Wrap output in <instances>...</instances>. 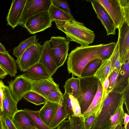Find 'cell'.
Listing matches in <instances>:
<instances>
[{"label": "cell", "instance_id": "1", "mask_svg": "<svg viewBox=\"0 0 129 129\" xmlns=\"http://www.w3.org/2000/svg\"><path fill=\"white\" fill-rule=\"evenodd\" d=\"M103 44L78 47L69 54L67 62L69 73L80 77L84 69L91 61L100 59L98 55Z\"/></svg>", "mask_w": 129, "mask_h": 129}, {"label": "cell", "instance_id": "2", "mask_svg": "<svg viewBox=\"0 0 129 129\" xmlns=\"http://www.w3.org/2000/svg\"><path fill=\"white\" fill-rule=\"evenodd\" d=\"M55 22L57 28L65 33L69 41L76 42L80 46L89 45L93 42L95 38L94 32L74 18L67 21Z\"/></svg>", "mask_w": 129, "mask_h": 129}, {"label": "cell", "instance_id": "3", "mask_svg": "<svg viewBox=\"0 0 129 129\" xmlns=\"http://www.w3.org/2000/svg\"><path fill=\"white\" fill-rule=\"evenodd\" d=\"M124 93L112 91L108 93L101 111L94 119L90 129H109L111 117L124 102Z\"/></svg>", "mask_w": 129, "mask_h": 129}, {"label": "cell", "instance_id": "4", "mask_svg": "<svg viewBox=\"0 0 129 129\" xmlns=\"http://www.w3.org/2000/svg\"><path fill=\"white\" fill-rule=\"evenodd\" d=\"M78 78L81 92L77 99L83 114L90 105L97 93L99 80L93 76Z\"/></svg>", "mask_w": 129, "mask_h": 129}, {"label": "cell", "instance_id": "5", "mask_svg": "<svg viewBox=\"0 0 129 129\" xmlns=\"http://www.w3.org/2000/svg\"><path fill=\"white\" fill-rule=\"evenodd\" d=\"M49 41L52 55L58 68L67 58L70 41L64 37L52 36Z\"/></svg>", "mask_w": 129, "mask_h": 129}, {"label": "cell", "instance_id": "6", "mask_svg": "<svg viewBox=\"0 0 129 129\" xmlns=\"http://www.w3.org/2000/svg\"><path fill=\"white\" fill-rule=\"evenodd\" d=\"M43 49V45L37 41L28 48L16 61L20 71L25 72L30 67L39 62Z\"/></svg>", "mask_w": 129, "mask_h": 129}, {"label": "cell", "instance_id": "7", "mask_svg": "<svg viewBox=\"0 0 129 129\" xmlns=\"http://www.w3.org/2000/svg\"><path fill=\"white\" fill-rule=\"evenodd\" d=\"M52 22L48 11H44L31 16L22 26L30 34H34L51 27Z\"/></svg>", "mask_w": 129, "mask_h": 129}, {"label": "cell", "instance_id": "8", "mask_svg": "<svg viewBox=\"0 0 129 129\" xmlns=\"http://www.w3.org/2000/svg\"><path fill=\"white\" fill-rule=\"evenodd\" d=\"M51 3V0H27L19 25H23L30 17L37 13L48 11Z\"/></svg>", "mask_w": 129, "mask_h": 129}, {"label": "cell", "instance_id": "9", "mask_svg": "<svg viewBox=\"0 0 129 129\" xmlns=\"http://www.w3.org/2000/svg\"><path fill=\"white\" fill-rule=\"evenodd\" d=\"M104 8L114 22L116 29H119L125 22L119 0H96Z\"/></svg>", "mask_w": 129, "mask_h": 129}, {"label": "cell", "instance_id": "10", "mask_svg": "<svg viewBox=\"0 0 129 129\" xmlns=\"http://www.w3.org/2000/svg\"><path fill=\"white\" fill-rule=\"evenodd\" d=\"M8 83L11 94L18 103L32 89L31 82L22 74L17 76L13 80L8 81Z\"/></svg>", "mask_w": 129, "mask_h": 129}, {"label": "cell", "instance_id": "11", "mask_svg": "<svg viewBox=\"0 0 129 129\" xmlns=\"http://www.w3.org/2000/svg\"><path fill=\"white\" fill-rule=\"evenodd\" d=\"M118 30L119 56L123 65L129 59V25L124 22Z\"/></svg>", "mask_w": 129, "mask_h": 129}, {"label": "cell", "instance_id": "12", "mask_svg": "<svg viewBox=\"0 0 129 129\" xmlns=\"http://www.w3.org/2000/svg\"><path fill=\"white\" fill-rule=\"evenodd\" d=\"M92 8L105 28L107 36L115 35L116 28L113 21L103 6L96 0L90 1Z\"/></svg>", "mask_w": 129, "mask_h": 129}, {"label": "cell", "instance_id": "13", "mask_svg": "<svg viewBox=\"0 0 129 129\" xmlns=\"http://www.w3.org/2000/svg\"><path fill=\"white\" fill-rule=\"evenodd\" d=\"M30 81L32 84L31 91L46 99L50 94L60 89L59 85L55 82L52 77L37 81Z\"/></svg>", "mask_w": 129, "mask_h": 129}, {"label": "cell", "instance_id": "14", "mask_svg": "<svg viewBox=\"0 0 129 129\" xmlns=\"http://www.w3.org/2000/svg\"><path fill=\"white\" fill-rule=\"evenodd\" d=\"M27 0L12 1L6 18L7 25L13 29L19 25L24 6Z\"/></svg>", "mask_w": 129, "mask_h": 129}, {"label": "cell", "instance_id": "15", "mask_svg": "<svg viewBox=\"0 0 129 129\" xmlns=\"http://www.w3.org/2000/svg\"><path fill=\"white\" fill-rule=\"evenodd\" d=\"M106 98L102 95V85L99 80L97 93L90 105L82 114L85 121L91 116L95 115V118L98 116L102 109Z\"/></svg>", "mask_w": 129, "mask_h": 129}, {"label": "cell", "instance_id": "16", "mask_svg": "<svg viewBox=\"0 0 129 129\" xmlns=\"http://www.w3.org/2000/svg\"><path fill=\"white\" fill-rule=\"evenodd\" d=\"M3 110L1 114L6 115L11 120L18 110V103L12 95L9 88L6 85L3 88Z\"/></svg>", "mask_w": 129, "mask_h": 129}, {"label": "cell", "instance_id": "17", "mask_svg": "<svg viewBox=\"0 0 129 129\" xmlns=\"http://www.w3.org/2000/svg\"><path fill=\"white\" fill-rule=\"evenodd\" d=\"M22 75L31 81H37L52 77L49 71L39 62L27 69Z\"/></svg>", "mask_w": 129, "mask_h": 129}, {"label": "cell", "instance_id": "18", "mask_svg": "<svg viewBox=\"0 0 129 129\" xmlns=\"http://www.w3.org/2000/svg\"><path fill=\"white\" fill-rule=\"evenodd\" d=\"M39 62L49 71L52 76L58 69L52 55L49 40L44 42Z\"/></svg>", "mask_w": 129, "mask_h": 129}, {"label": "cell", "instance_id": "19", "mask_svg": "<svg viewBox=\"0 0 129 129\" xmlns=\"http://www.w3.org/2000/svg\"><path fill=\"white\" fill-rule=\"evenodd\" d=\"M59 104L47 101L39 111V116L44 123L49 127L58 109Z\"/></svg>", "mask_w": 129, "mask_h": 129}, {"label": "cell", "instance_id": "20", "mask_svg": "<svg viewBox=\"0 0 129 129\" xmlns=\"http://www.w3.org/2000/svg\"><path fill=\"white\" fill-rule=\"evenodd\" d=\"M11 120L17 129H37L24 109L18 110L14 115Z\"/></svg>", "mask_w": 129, "mask_h": 129}, {"label": "cell", "instance_id": "21", "mask_svg": "<svg viewBox=\"0 0 129 129\" xmlns=\"http://www.w3.org/2000/svg\"><path fill=\"white\" fill-rule=\"evenodd\" d=\"M0 67L11 77H15L17 73L16 61L8 51L0 52Z\"/></svg>", "mask_w": 129, "mask_h": 129}, {"label": "cell", "instance_id": "22", "mask_svg": "<svg viewBox=\"0 0 129 129\" xmlns=\"http://www.w3.org/2000/svg\"><path fill=\"white\" fill-rule=\"evenodd\" d=\"M127 61L120 71L115 87L112 91L123 94L129 86V63Z\"/></svg>", "mask_w": 129, "mask_h": 129}, {"label": "cell", "instance_id": "23", "mask_svg": "<svg viewBox=\"0 0 129 129\" xmlns=\"http://www.w3.org/2000/svg\"><path fill=\"white\" fill-rule=\"evenodd\" d=\"M52 21H67L74 18L72 14L67 10L51 4L48 11Z\"/></svg>", "mask_w": 129, "mask_h": 129}, {"label": "cell", "instance_id": "24", "mask_svg": "<svg viewBox=\"0 0 129 129\" xmlns=\"http://www.w3.org/2000/svg\"><path fill=\"white\" fill-rule=\"evenodd\" d=\"M64 87L65 92L77 99L79 96L81 92L79 78L72 77L68 79L65 82Z\"/></svg>", "mask_w": 129, "mask_h": 129}, {"label": "cell", "instance_id": "25", "mask_svg": "<svg viewBox=\"0 0 129 129\" xmlns=\"http://www.w3.org/2000/svg\"><path fill=\"white\" fill-rule=\"evenodd\" d=\"M67 118L68 115L62 98L59 104L58 110L49 127L51 129L55 128Z\"/></svg>", "mask_w": 129, "mask_h": 129}, {"label": "cell", "instance_id": "26", "mask_svg": "<svg viewBox=\"0 0 129 129\" xmlns=\"http://www.w3.org/2000/svg\"><path fill=\"white\" fill-rule=\"evenodd\" d=\"M111 66L110 58L102 61L100 66L93 75L100 81L102 85L107 76L110 75Z\"/></svg>", "mask_w": 129, "mask_h": 129}, {"label": "cell", "instance_id": "27", "mask_svg": "<svg viewBox=\"0 0 129 129\" xmlns=\"http://www.w3.org/2000/svg\"><path fill=\"white\" fill-rule=\"evenodd\" d=\"M37 41L38 39L36 38V36L35 35L23 40L17 46L13 49V55L17 58V59H19L26 50L35 44Z\"/></svg>", "mask_w": 129, "mask_h": 129}, {"label": "cell", "instance_id": "28", "mask_svg": "<svg viewBox=\"0 0 129 129\" xmlns=\"http://www.w3.org/2000/svg\"><path fill=\"white\" fill-rule=\"evenodd\" d=\"M110 59L111 64L110 74L113 71L119 72L122 65L121 63L119 56L118 39L116 43V46L114 51Z\"/></svg>", "mask_w": 129, "mask_h": 129}, {"label": "cell", "instance_id": "29", "mask_svg": "<svg viewBox=\"0 0 129 129\" xmlns=\"http://www.w3.org/2000/svg\"><path fill=\"white\" fill-rule=\"evenodd\" d=\"M124 102L119 106L110 118L111 124L109 129H114L119 124L122 125L125 112L123 108Z\"/></svg>", "mask_w": 129, "mask_h": 129}, {"label": "cell", "instance_id": "30", "mask_svg": "<svg viewBox=\"0 0 129 129\" xmlns=\"http://www.w3.org/2000/svg\"><path fill=\"white\" fill-rule=\"evenodd\" d=\"M102 62L100 59L94 60L89 63L84 69L81 77L93 76L100 66Z\"/></svg>", "mask_w": 129, "mask_h": 129}, {"label": "cell", "instance_id": "31", "mask_svg": "<svg viewBox=\"0 0 129 129\" xmlns=\"http://www.w3.org/2000/svg\"><path fill=\"white\" fill-rule=\"evenodd\" d=\"M24 110L28 114L37 129H51L46 126L41 119L39 111H34L27 109Z\"/></svg>", "mask_w": 129, "mask_h": 129}, {"label": "cell", "instance_id": "32", "mask_svg": "<svg viewBox=\"0 0 129 129\" xmlns=\"http://www.w3.org/2000/svg\"><path fill=\"white\" fill-rule=\"evenodd\" d=\"M115 46V42L106 44H103L98 52L100 59L103 61L110 58L114 51Z\"/></svg>", "mask_w": 129, "mask_h": 129}, {"label": "cell", "instance_id": "33", "mask_svg": "<svg viewBox=\"0 0 129 129\" xmlns=\"http://www.w3.org/2000/svg\"><path fill=\"white\" fill-rule=\"evenodd\" d=\"M23 98L27 101L37 105L45 104L47 101L43 96L32 91L26 93Z\"/></svg>", "mask_w": 129, "mask_h": 129}, {"label": "cell", "instance_id": "34", "mask_svg": "<svg viewBox=\"0 0 129 129\" xmlns=\"http://www.w3.org/2000/svg\"><path fill=\"white\" fill-rule=\"evenodd\" d=\"M70 121L71 129H86L83 116L76 117L70 116L68 118Z\"/></svg>", "mask_w": 129, "mask_h": 129}, {"label": "cell", "instance_id": "35", "mask_svg": "<svg viewBox=\"0 0 129 129\" xmlns=\"http://www.w3.org/2000/svg\"><path fill=\"white\" fill-rule=\"evenodd\" d=\"M63 99L68 118L70 116L73 115L72 95L65 92L63 94Z\"/></svg>", "mask_w": 129, "mask_h": 129}, {"label": "cell", "instance_id": "36", "mask_svg": "<svg viewBox=\"0 0 129 129\" xmlns=\"http://www.w3.org/2000/svg\"><path fill=\"white\" fill-rule=\"evenodd\" d=\"M119 72L112 71L109 76V85L107 89L108 93L112 91L116 86Z\"/></svg>", "mask_w": 129, "mask_h": 129}, {"label": "cell", "instance_id": "37", "mask_svg": "<svg viewBox=\"0 0 129 129\" xmlns=\"http://www.w3.org/2000/svg\"><path fill=\"white\" fill-rule=\"evenodd\" d=\"M63 96L62 93L59 89L50 94L47 96L46 99L47 101L59 104L63 98Z\"/></svg>", "mask_w": 129, "mask_h": 129}, {"label": "cell", "instance_id": "38", "mask_svg": "<svg viewBox=\"0 0 129 129\" xmlns=\"http://www.w3.org/2000/svg\"><path fill=\"white\" fill-rule=\"evenodd\" d=\"M123 13L124 21L129 25V0H119Z\"/></svg>", "mask_w": 129, "mask_h": 129}, {"label": "cell", "instance_id": "39", "mask_svg": "<svg viewBox=\"0 0 129 129\" xmlns=\"http://www.w3.org/2000/svg\"><path fill=\"white\" fill-rule=\"evenodd\" d=\"M73 102L72 109L73 116L76 117H81L83 116L81 108L77 100L72 96Z\"/></svg>", "mask_w": 129, "mask_h": 129}, {"label": "cell", "instance_id": "40", "mask_svg": "<svg viewBox=\"0 0 129 129\" xmlns=\"http://www.w3.org/2000/svg\"><path fill=\"white\" fill-rule=\"evenodd\" d=\"M51 1L52 4L55 6L64 9L70 12V6L66 0H51Z\"/></svg>", "mask_w": 129, "mask_h": 129}, {"label": "cell", "instance_id": "41", "mask_svg": "<svg viewBox=\"0 0 129 129\" xmlns=\"http://www.w3.org/2000/svg\"><path fill=\"white\" fill-rule=\"evenodd\" d=\"M1 115L4 124L6 129H17L8 116L2 114Z\"/></svg>", "mask_w": 129, "mask_h": 129}, {"label": "cell", "instance_id": "42", "mask_svg": "<svg viewBox=\"0 0 129 129\" xmlns=\"http://www.w3.org/2000/svg\"><path fill=\"white\" fill-rule=\"evenodd\" d=\"M129 86L125 90L124 93V103L125 104L126 108L129 114Z\"/></svg>", "mask_w": 129, "mask_h": 129}, {"label": "cell", "instance_id": "43", "mask_svg": "<svg viewBox=\"0 0 129 129\" xmlns=\"http://www.w3.org/2000/svg\"><path fill=\"white\" fill-rule=\"evenodd\" d=\"M108 76L102 85V95L103 96L106 97L108 93L107 91L109 85V80Z\"/></svg>", "mask_w": 129, "mask_h": 129}, {"label": "cell", "instance_id": "44", "mask_svg": "<svg viewBox=\"0 0 129 129\" xmlns=\"http://www.w3.org/2000/svg\"><path fill=\"white\" fill-rule=\"evenodd\" d=\"M95 117V115L91 116L89 117L85 121L86 129H90Z\"/></svg>", "mask_w": 129, "mask_h": 129}, {"label": "cell", "instance_id": "45", "mask_svg": "<svg viewBox=\"0 0 129 129\" xmlns=\"http://www.w3.org/2000/svg\"><path fill=\"white\" fill-rule=\"evenodd\" d=\"M5 85L3 81L1 80H0V109L2 113L3 110V88Z\"/></svg>", "mask_w": 129, "mask_h": 129}, {"label": "cell", "instance_id": "46", "mask_svg": "<svg viewBox=\"0 0 129 129\" xmlns=\"http://www.w3.org/2000/svg\"><path fill=\"white\" fill-rule=\"evenodd\" d=\"M57 128L56 129H71L69 120H64Z\"/></svg>", "mask_w": 129, "mask_h": 129}, {"label": "cell", "instance_id": "47", "mask_svg": "<svg viewBox=\"0 0 129 129\" xmlns=\"http://www.w3.org/2000/svg\"><path fill=\"white\" fill-rule=\"evenodd\" d=\"M129 115L127 113H125L123 121L122 124L124 125L123 127L126 129L127 125L129 124Z\"/></svg>", "mask_w": 129, "mask_h": 129}, {"label": "cell", "instance_id": "48", "mask_svg": "<svg viewBox=\"0 0 129 129\" xmlns=\"http://www.w3.org/2000/svg\"><path fill=\"white\" fill-rule=\"evenodd\" d=\"M8 74L0 67V79H3L8 75Z\"/></svg>", "mask_w": 129, "mask_h": 129}, {"label": "cell", "instance_id": "49", "mask_svg": "<svg viewBox=\"0 0 129 129\" xmlns=\"http://www.w3.org/2000/svg\"><path fill=\"white\" fill-rule=\"evenodd\" d=\"M0 129H6L3 122L1 114H0Z\"/></svg>", "mask_w": 129, "mask_h": 129}, {"label": "cell", "instance_id": "50", "mask_svg": "<svg viewBox=\"0 0 129 129\" xmlns=\"http://www.w3.org/2000/svg\"><path fill=\"white\" fill-rule=\"evenodd\" d=\"M6 51L4 46L0 43V52H4Z\"/></svg>", "mask_w": 129, "mask_h": 129}, {"label": "cell", "instance_id": "51", "mask_svg": "<svg viewBox=\"0 0 129 129\" xmlns=\"http://www.w3.org/2000/svg\"><path fill=\"white\" fill-rule=\"evenodd\" d=\"M123 127L122 125L119 124L117 125L114 129H122Z\"/></svg>", "mask_w": 129, "mask_h": 129}, {"label": "cell", "instance_id": "52", "mask_svg": "<svg viewBox=\"0 0 129 129\" xmlns=\"http://www.w3.org/2000/svg\"><path fill=\"white\" fill-rule=\"evenodd\" d=\"M0 114H2V112H1V110H0Z\"/></svg>", "mask_w": 129, "mask_h": 129}, {"label": "cell", "instance_id": "53", "mask_svg": "<svg viewBox=\"0 0 129 129\" xmlns=\"http://www.w3.org/2000/svg\"><path fill=\"white\" fill-rule=\"evenodd\" d=\"M122 129H125L123 127Z\"/></svg>", "mask_w": 129, "mask_h": 129}]
</instances>
